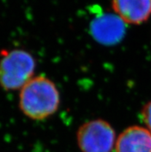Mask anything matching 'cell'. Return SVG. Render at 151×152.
<instances>
[{
  "instance_id": "1",
  "label": "cell",
  "mask_w": 151,
  "mask_h": 152,
  "mask_svg": "<svg viewBox=\"0 0 151 152\" xmlns=\"http://www.w3.org/2000/svg\"><path fill=\"white\" fill-rule=\"evenodd\" d=\"M60 102L55 83L42 74L35 76L19 91V110L32 121H41L51 118L59 110Z\"/></svg>"
},
{
  "instance_id": "2",
  "label": "cell",
  "mask_w": 151,
  "mask_h": 152,
  "mask_svg": "<svg viewBox=\"0 0 151 152\" xmlns=\"http://www.w3.org/2000/svg\"><path fill=\"white\" fill-rule=\"evenodd\" d=\"M36 61L29 51L21 48L0 50V88L20 91L35 77Z\"/></svg>"
},
{
  "instance_id": "3",
  "label": "cell",
  "mask_w": 151,
  "mask_h": 152,
  "mask_svg": "<svg viewBox=\"0 0 151 152\" xmlns=\"http://www.w3.org/2000/svg\"><path fill=\"white\" fill-rule=\"evenodd\" d=\"M117 136L111 124L103 119L84 122L77 131L81 152H114Z\"/></svg>"
},
{
  "instance_id": "4",
  "label": "cell",
  "mask_w": 151,
  "mask_h": 152,
  "mask_svg": "<svg viewBox=\"0 0 151 152\" xmlns=\"http://www.w3.org/2000/svg\"><path fill=\"white\" fill-rule=\"evenodd\" d=\"M90 29L95 40L105 46H113L124 37L126 23L115 13H103L93 19Z\"/></svg>"
},
{
  "instance_id": "5",
  "label": "cell",
  "mask_w": 151,
  "mask_h": 152,
  "mask_svg": "<svg viewBox=\"0 0 151 152\" xmlns=\"http://www.w3.org/2000/svg\"><path fill=\"white\" fill-rule=\"evenodd\" d=\"M114 152H151V133L144 126L126 127L117 136Z\"/></svg>"
},
{
  "instance_id": "6",
  "label": "cell",
  "mask_w": 151,
  "mask_h": 152,
  "mask_svg": "<svg viewBox=\"0 0 151 152\" xmlns=\"http://www.w3.org/2000/svg\"><path fill=\"white\" fill-rule=\"evenodd\" d=\"M114 13L129 25H141L151 16V0H112Z\"/></svg>"
},
{
  "instance_id": "7",
  "label": "cell",
  "mask_w": 151,
  "mask_h": 152,
  "mask_svg": "<svg viewBox=\"0 0 151 152\" xmlns=\"http://www.w3.org/2000/svg\"><path fill=\"white\" fill-rule=\"evenodd\" d=\"M140 118L144 127L151 133V100L143 106L140 111Z\"/></svg>"
}]
</instances>
